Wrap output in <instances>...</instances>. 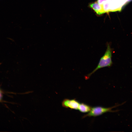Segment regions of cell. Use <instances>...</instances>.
Returning a JSON list of instances; mask_svg holds the SVG:
<instances>
[{
	"label": "cell",
	"mask_w": 132,
	"mask_h": 132,
	"mask_svg": "<svg viewBox=\"0 0 132 132\" xmlns=\"http://www.w3.org/2000/svg\"><path fill=\"white\" fill-rule=\"evenodd\" d=\"M92 107L89 105L84 103H80L78 110L82 113H87L89 112Z\"/></svg>",
	"instance_id": "5"
},
{
	"label": "cell",
	"mask_w": 132,
	"mask_h": 132,
	"mask_svg": "<svg viewBox=\"0 0 132 132\" xmlns=\"http://www.w3.org/2000/svg\"><path fill=\"white\" fill-rule=\"evenodd\" d=\"M106 50L103 55L100 58L99 63L96 68L90 73L86 77V79L98 69L106 67H109L112 66V50L110 44L108 43L107 44Z\"/></svg>",
	"instance_id": "1"
},
{
	"label": "cell",
	"mask_w": 132,
	"mask_h": 132,
	"mask_svg": "<svg viewBox=\"0 0 132 132\" xmlns=\"http://www.w3.org/2000/svg\"><path fill=\"white\" fill-rule=\"evenodd\" d=\"M110 0H108L105 2L102 5L103 10L105 13H108L109 12V5Z\"/></svg>",
	"instance_id": "6"
},
{
	"label": "cell",
	"mask_w": 132,
	"mask_h": 132,
	"mask_svg": "<svg viewBox=\"0 0 132 132\" xmlns=\"http://www.w3.org/2000/svg\"><path fill=\"white\" fill-rule=\"evenodd\" d=\"M89 6L93 9L98 15H100L105 13L103 9L102 5L99 4L97 1L90 4Z\"/></svg>",
	"instance_id": "4"
},
{
	"label": "cell",
	"mask_w": 132,
	"mask_h": 132,
	"mask_svg": "<svg viewBox=\"0 0 132 132\" xmlns=\"http://www.w3.org/2000/svg\"><path fill=\"white\" fill-rule=\"evenodd\" d=\"M108 0H97L98 3L101 5H102L103 4Z\"/></svg>",
	"instance_id": "7"
},
{
	"label": "cell",
	"mask_w": 132,
	"mask_h": 132,
	"mask_svg": "<svg viewBox=\"0 0 132 132\" xmlns=\"http://www.w3.org/2000/svg\"><path fill=\"white\" fill-rule=\"evenodd\" d=\"M132 0H129V2L130 1H131Z\"/></svg>",
	"instance_id": "9"
},
{
	"label": "cell",
	"mask_w": 132,
	"mask_h": 132,
	"mask_svg": "<svg viewBox=\"0 0 132 132\" xmlns=\"http://www.w3.org/2000/svg\"><path fill=\"white\" fill-rule=\"evenodd\" d=\"M80 103L75 99H65L62 102V106L64 108L78 110Z\"/></svg>",
	"instance_id": "3"
},
{
	"label": "cell",
	"mask_w": 132,
	"mask_h": 132,
	"mask_svg": "<svg viewBox=\"0 0 132 132\" xmlns=\"http://www.w3.org/2000/svg\"><path fill=\"white\" fill-rule=\"evenodd\" d=\"M1 92L0 91V100L1 99Z\"/></svg>",
	"instance_id": "8"
},
{
	"label": "cell",
	"mask_w": 132,
	"mask_h": 132,
	"mask_svg": "<svg viewBox=\"0 0 132 132\" xmlns=\"http://www.w3.org/2000/svg\"><path fill=\"white\" fill-rule=\"evenodd\" d=\"M125 102L121 104H117L112 107L105 108L101 106H97L92 108L90 111L87 114L82 117V118H84L87 117H95L100 115L104 113L108 112H116L118 111V110H113L112 109L122 105L124 104Z\"/></svg>",
	"instance_id": "2"
}]
</instances>
